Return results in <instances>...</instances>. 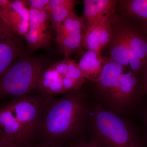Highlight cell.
Returning <instances> with one entry per match:
<instances>
[{
    "instance_id": "1",
    "label": "cell",
    "mask_w": 147,
    "mask_h": 147,
    "mask_svg": "<svg viewBox=\"0 0 147 147\" xmlns=\"http://www.w3.org/2000/svg\"><path fill=\"white\" fill-rule=\"evenodd\" d=\"M52 98L27 95L15 98L0 107V144L5 147L30 146Z\"/></svg>"
},
{
    "instance_id": "2",
    "label": "cell",
    "mask_w": 147,
    "mask_h": 147,
    "mask_svg": "<svg viewBox=\"0 0 147 147\" xmlns=\"http://www.w3.org/2000/svg\"><path fill=\"white\" fill-rule=\"evenodd\" d=\"M79 90L57 99L52 98L42 115L39 131L47 143L57 145L76 136L84 128L89 109Z\"/></svg>"
},
{
    "instance_id": "3",
    "label": "cell",
    "mask_w": 147,
    "mask_h": 147,
    "mask_svg": "<svg viewBox=\"0 0 147 147\" xmlns=\"http://www.w3.org/2000/svg\"><path fill=\"white\" fill-rule=\"evenodd\" d=\"M96 83L100 104L121 116L134 105L140 91L138 75L110 58H107Z\"/></svg>"
},
{
    "instance_id": "4",
    "label": "cell",
    "mask_w": 147,
    "mask_h": 147,
    "mask_svg": "<svg viewBox=\"0 0 147 147\" xmlns=\"http://www.w3.org/2000/svg\"><path fill=\"white\" fill-rule=\"evenodd\" d=\"M91 116L90 142L98 147H144L142 139L121 116L100 104L93 108Z\"/></svg>"
},
{
    "instance_id": "5",
    "label": "cell",
    "mask_w": 147,
    "mask_h": 147,
    "mask_svg": "<svg viewBox=\"0 0 147 147\" xmlns=\"http://www.w3.org/2000/svg\"><path fill=\"white\" fill-rule=\"evenodd\" d=\"M45 69L38 61L26 59L16 63L0 76V98L27 95L36 89Z\"/></svg>"
},
{
    "instance_id": "6",
    "label": "cell",
    "mask_w": 147,
    "mask_h": 147,
    "mask_svg": "<svg viewBox=\"0 0 147 147\" xmlns=\"http://www.w3.org/2000/svg\"><path fill=\"white\" fill-rule=\"evenodd\" d=\"M51 27L49 12L30 9V27L25 37L29 47L35 50L48 47L52 39Z\"/></svg>"
},
{
    "instance_id": "7",
    "label": "cell",
    "mask_w": 147,
    "mask_h": 147,
    "mask_svg": "<svg viewBox=\"0 0 147 147\" xmlns=\"http://www.w3.org/2000/svg\"><path fill=\"white\" fill-rule=\"evenodd\" d=\"M30 9L27 0L9 1L0 9V18L16 35L24 36L30 27Z\"/></svg>"
},
{
    "instance_id": "8",
    "label": "cell",
    "mask_w": 147,
    "mask_h": 147,
    "mask_svg": "<svg viewBox=\"0 0 147 147\" xmlns=\"http://www.w3.org/2000/svg\"><path fill=\"white\" fill-rule=\"evenodd\" d=\"M110 59L139 75L146 65L131 52L121 28L112 34L110 42Z\"/></svg>"
},
{
    "instance_id": "9",
    "label": "cell",
    "mask_w": 147,
    "mask_h": 147,
    "mask_svg": "<svg viewBox=\"0 0 147 147\" xmlns=\"http://www.w3.org/2000/svg\"><path fill=\"white\" fill-rule=\"evenodd\" d=\"M114 10L92 26H86L83 45L87 50L101 53L102 48L109 43L113 34L111 20Z\"/></svg>"
},
{
    "instance_id": "10",
    "label": "cell",
    "mask_w": 147,
    "mask_h": 147,
    "mask_svg": "<svg viewBox=\"0 0 147 147\" xmlns=\"http://www.w3.org/2000/svg\"><path fill=\"white\" fill-rule=\"evenodd\" d=\"M17 38L7 24L0 32V76L9 68L11 64L21 53Z\"/></svg>"
},
{
    "instance_id": "11",
    "label": "cell",
    "mask_w": 147,
    "mask_h": 147,
    "mask_svg": "<svg viewBox=\"0 0 147 147\" xmlns=\"http://www.w3.org/2000/svg\"><path fill=\"white\" fill-rule=\"evenodd\" d=\"M106 60L101 53L88 50L83 54L77 64L86 80L96 83Z\"/></svg>"
},
{
    "instance_id": "12",
    "label": "cell",
    "mask_w": 147,
    "mask_h": 147,
    "mask_svg": "<svg viewBox=\"0 0 147 147\" xmlns=\"http://www.w3.org/2000/svg\"><path fill=\"white\" fill-rule=\"evenodd\" d=\"M66 76L61 75L53 65L51 66L41 74L36 89L41 94L49 96L65 93L63 82Z\"/></svg>"
},
{
    "instance_id": "13",
    "label": "cell",
    "mask_w": 147,
    "mask_h": 147,
    "mask_svg": "<svg viewBox=\"0 0 147 147\" xmlns=\"http://www.w3.org/2000/svg\"><path fill=\"white\" fill-rule=\"evenodd\" d=\"M117 1L112 0H85L84 18L86 26L92 25L107 13L114 10Z\"/></svg>"
},
{
    "instance_id": "14",
    "label": "cell",
    "mask_w": 147,
    "mask_h": 147,
    "mask_svg": "<svg viewBox=\"0 0 147 147\" xmlns=\"http://www.w3.org/2000/svg\"><path fill=\"white\" fill-rule=\"evenodd\" d=\"M121 28L131 52L147 66V38L134 29L127 27Z\"/></svg>"
},
{
    "instance_id": "15",
    "label": "cell",
    "mask_w": 147,
    "mask_h": 147,
    "mask_svg": "<svg viewBox=\"0 0 147 147\" xmlns=\"http://www.w3.org/2000/svg\"><path fill=\"white\" fill-rule=\"evenodd\" d=\"M77 3L74 0H50L49 12L51 26L55 30L58 24L73 11Z\"/></svg>"
},
{
    "instance_id": "16",
    "label": "cell",
    "mask_w": 147,
    "mask_h": 147,
    "mask_svg": "<svg viewBox=\"0 0 147 147\" xmlns=\"http://www.w3.org/2000/svg\"><path fill=\"white\" fill-rule=\"evenodd\" d=\"M85 18L77 16L73 11L56 27L55 29L57 33L56 39H60L66 35L79 30H85Z\"/></svg>"
},
{
    "instance_id": "17",
    "label": "cell",
    "mask_w": 147,
    "mask_h": 147,
    "mask_svg": "<svg viewBox=\"0 0 147 147\" xmlns=\"http://www.w3.org/2000/svg\"><path fill=\"white\" fill-rule=\"evenodd\" d=\"M84 30H79L57 40L60 51L65 57H69L83 45Z\"/></svg>"
},
{
    "instance_id": "18",
    "label": "cell",
    "mask_w": 147,
    "mask_h": 147,
    "mask_svg": "<svg viewBox=\"0 0 147 147\" xmlns=\"http://www.w3.org/2000/svg\"><path fill=\"white\" fill-rule=\"evenodd\" d=\"M124 3L128 14L145 20L147 23V0H129L124 1Z\"/></svg>"
},
{
    "instance_id": "19",
    "label": "cell",
    "mask_w": 147,
    "mask_h": 147,
    "mask_svg": "<svg viewBox=\"0 0 147 147\" xmlns=\"http://www.w3.org/2000/svg\"><path fill=\"white\" fill-rule=\"evenodd\" d=\"M67 76L82 87L86 79L84 78L78 64L69 58L68 60Z\"/></svg>"
},
{
    "instance_id": "20",
    "label": "cell",
    "mask_w": 147,
    "mask_h": 147,
    "mask_svg": "<svg viewBox=\"0 0 147 147\" xmlns=\"http://www.w3.org/2000/svg\"><path fill=\"white\" fill-rule=\"evenodd\" d=\"M30 9L45 11L49 12L50 0H27Z\"/></svg>"
},
{
    "instance_id": "21",
    "label": "cell",
    "mask_w": 147,
    "mask_h": 147,
    "mask_svg": "<svg viewBox=\"0 0 147 147\" xmlns=\"http://www.w3.org/2000/svg\"><path fill=\"white\" fill-rule=\"evenodd\" d=\"M69 57H65L63 60L57 62L53 65V67L60 74L66 76L68 69V60Z\"/></svg>"
},
{
    "instance_id": "22",
    "label": "cell",
    "mask_w": 147,
    "mask_h": 147,
    "mask_svg": "<svg viewBox=\"0 0 147 147\" xmlns=\"http://www.w3.org/2000/svg\"><path fill=\"white\" fill-rule=\"evenodd\" d=\"M70 147H98L96 145L93 144L91 142H87L85 141L80 142L74 143L70 145Z\"/></svg>"
},
{
    "instance_id": "23",
    "label": "cell",
    "mask_w": 147,
    "mask_h": 147,
    "mask_svg": "<svg viewBox=\"0 0 147 147\" xmlns=\"http://www.w3.org/2000/svg\"><path fill=\"white\" fill-rule=\"evenodd\" d=\"M144 77L142 85V90L147 94V65L144 70Z\"/></svg>"
},
{
    "instance_id": "24",
    "label": "cell",
    "mask_w": 147,
    "mask_h": 147,
    "mask_svg": "<svg viewBox=\"0 0 147 147\" xmlns=\"http://www.w3.org/2000/svg\"><path fill=\"white\" fill-rule=\"evenodd\" d=\"M28 147H58L57 145L53 144H50V143H47L46 144H43L38 145V146H29Z\"/></svg>"
},
{
    "instance_id": "25",
    "label": "cell",
    "mask_w": 147,
    "mask_h": 147,
    "mask_svg": "<svg viewBox=\"0 0 147 147\" xmlns=\"http://www.w3.org/2000/svg\"><path fill=\"white\" fill-rule=\"evenodd\" d=\"M5 23L0 18V31L2 29H3V27L4 26Z\"/></svg>"
},
{
    "instance_id": "26",
    "label": "cell",
    "mask_w": 147,
    "mask_h": 147,
    "mask_svg": "<svg viewBox=\"0 0 147 147\" xmlns=\"http://www.w3.org/2000/svg\"><path fill=\"white\" fill-rule=\"evenodd\" d=\"M0 147H5L4 146H3V145H2L1 144H0Z\"/></svg>"
},
{
    "instance_id": "27",
    "label": "cell",
    "mask_w": 147,
    "mask_h": 147,
    "mask_svg": "<svg viewBox=\"0 0 147 147\" xmlns=\"http://www.w3.org/2000/svg\"><path fill=\"white\" fill-rule=\"evenodd\" d=\"M146 29L147 30V23L146 24Z\"/></svg>"
}]
</instances>
